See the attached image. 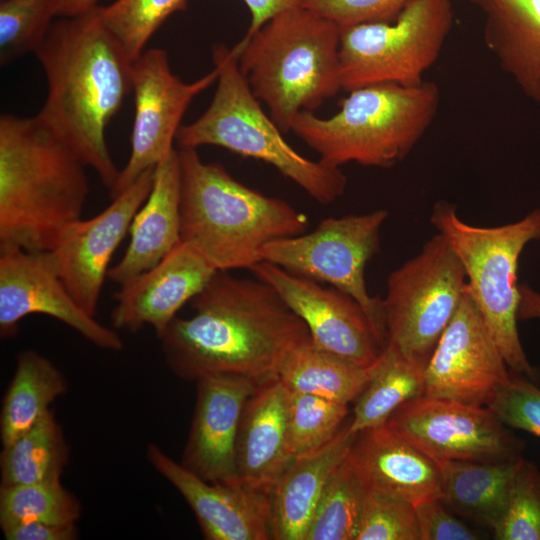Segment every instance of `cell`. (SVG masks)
I'll use <instances>...</instances> for the list:
<instances>
[{"mask_svg": "<svg viewBox=\"0 0 540 540\" xmlns=\"http://www.w3.org/2000/svg\"><path fill=\"white\" fill-rule=\"evenodd\" d=\"M191 302L194 313L176 316L158 337L167 367L184 380L275 376L311 339L305 322L257 277L218 271Z\"/></svg>", "mask_w": 540, "mask_h": 540, "instance_id": "1", "label": "cell"}, {"mask_svg": "<svg viewBox=\"0 0 540 540\" xmlns=\"http://www.w3.org/2000/svg\"><path fill=\"white\" fill-rule=\"evenodd\" d=\"M61 18L34 52L47 80L38 115L111 190L120 170L105 133L131 92L133 61L102 23L97 6Z\"/></svg>", "mask_w": 540, "mask_h": 540, "instance_id": "2", "label": "cell"}, {"mask_svg": "<svg viewBox=\"0 0 540 540\" xmlns=\"http://www.w3.org/2000/svg\"><path fill=\"white\" fill-rule=\"evenodd\" d=\"M86 165L39 115L0 117V252L50 251L81 218Z\"/></svg>", "mask_w": 540, "mask_h": 540, "instance_id": "3", "label": "cell"}, {"mask_svg": "<svg viewBox=\"0 0 540 540\" xmlns=\"http://www.w3.org/2000/svg\"><path fill=\"white\" fill-rule=\"evenodd\" d=\"M181 173V240L194 245L218 271L248 269L263 248L305 233L308 217L287 201L236 180L197 149H178Z\"/></svg>", "mask_w": 540, "mask_h": 540, "instance_id": "4", "label": "cell"}, {"mask_svg": "<svg viewBox=\"0 0 540 540\" xmlns=\"http://www.w3.org/2000/svg\"><path fill=\"white\" fill-rule=\"evenodd\" d=\"M340 27L303 6L284 9L231 48L252 93L282 133L341 86Z\"/></svg>", "mask_w": 540, "mask_h": 540, "instance_id": "5", "label": "cell"}, {"mask_svg": "<svg viewBox=\"0 0 540 540\" xmlns=\"http://www.w3.org/2000/svg\"><path fill=\"white\" fill-rule=\"evenodd\" d=\"M441 93L436 83L403 86L378 83L349 92L329 118L298 113L290 131L334 167L354 162L390 168L402 161L436 117Z\"/></svg>", "mask_w": 540, "mask_h": 540, "instance_id": "6", "label": "cell"}, {"mask_svg": "<svg viewBox=\"0 0 540 540\" xmlns=\"http://www.w3.org/2000/svg\"><path fill=\"white\" fill-rule=\"evenodd\" d=\"M212 60L218 71L215 94L198 119L179 128V149L204 145L225 148L275 167L321 204L340 198L347 177L339 167L310 160L286 142L252 93L232 50L216 43L212 46Z\"/></svg>", "mask_w": 540, "mask_h": 540, "instance_id": "7", "label": "cell"}, {"mask_svg": "<svg viewBox=\"0 0 540 540\" xmlns=\"http://www.w3.org/2000/svg\"><path fill=\"white\" fill-rule=\"evenodd\" d=\"M430 221L460 259L470 294L510 371L536 381L517 330V270L527 244L540 240V208L513 223L478 227L462 221L454 205L440 201Z\"/></svg>", "mask_w": 540, "mask_h": 540, "instance_id": "8", "label": "cell"}, {"mask_svg": "<svg viewBox=\"0 0 540 540\" xmlns=\"http://www.w3.org/2000/svg\"><path fill=\"white\" fill-rule=\"evenodd\" d=\"M453 25L451 0H410L392 22L340 28L341 86L421 84Z\"/></svg>", "mask_w": 540, "mask_h": 540, "instance_id": "9", "label": "cell"}, {"mask_svg": "<svg viewBox=\"0 0 540 540\" xmlns=\"http://www.w3.org/2000/svg\"><path fill=\"white\" fill-rule=\"evenodd\" d=\"M466 283L463 265L445 238L431 237L388 277L382 299L386 346L425 368Z\"/></svg>", "mask_w": 540, "mask_h": 540, "instance_id": "10", "label": "cell"}, {"mask_svg": "<svg viewBox=\"0 0 540 540\" xmlns=\"http://www.w3.org/2000/svg\"><path fill=\"white\" fill-rule=\"evenodd\" d=\"M388 215L378 209L323 219L311 232L267 244L262 259L353 297L386 346L382 299L369 294L365 269L379 252L380 230Z\"/></svg>", "mask_w": 540, "mask_h": 540, "instance_id": "11", "label": "cell"}, {"mask_svg": "<svg viewBox=\"0 0 540 540\" xmlns=\"http://www.w3.org/2000/svg\"><path fill=\"white\" fill-rule=\"evenodd\" d=\"M385 425L436 463L514 459L525 445L488 406L425 394L401 405Z\"/></svg>", "mask_w": 540, "mask_h": 540, "instance_id": "12", "label": "cell"}, {"mask_svg": "<svg viewBox=\"0 0 540 540\" xmlns=\"http://www.w3.org/2000/svg\"><path fill=\"white\" fill-rule=\"evenodd\" d=\"M214 67L194 82H184L169 65L165 50L151 48L132 62L135 113L128 161L110 190L115 197L143 172L154 168L175 148L182 118L192 100L217 81Z\"/></svg>", "mask_w": 540, "mask_h": 540, "instance_id": "13", "label": "cell"}, {"mask_svg": "<svg viewBox=\"0 0 540 540\" xmlns=\"http://www.w3.org/2000/svg\"><path fill=\"white\" fill-rule=\"evenodd\" d=\"M467 283L461 303L424 370V394L487 406L511 378Z\"/></svg>", "mask_w": 540, "mask_h": 540, "instance_id": "14", "label": "cell"}, {"mask_svg": "<svg viewBox=\"0 0 540 540\" xmlns=\"http://www.w3.org/2000/svg\"><path fill=\"white\" fill-rule=\"evenodd\" d=\"M250 271L271 285L305 322L317 347L362 367L379 361L385 344L353 297L267 261Z\"/></svg>", "mask_w": 540, "mask_h": 540, "instance_id": "15", "label": "cell"}, {"mask_svg": "<svg viewBox=\"0 0 540 540\" xmlns=\"http://www.w3.org/2000/svg\"><path fill=\"white\" fill-rule=\"evenodd\" d=\"M44 314L69 326L98 348L120 351L123 340L99 323L73 298L50 251L0 252V335L13 337L22 319Z\"/></svg>", "mask_w": 540, "mask_h": 540, "instance_id": "16", "label": "cell"}, {"mask_svg": "<svg viewBox=\"0 0 540 540\" xmlns=\"http://www.w3.org/2000/svg\"><path fill=\"white\" fill-rule=\"evenodd\" d=\"M154 168L143 172L94 217L68 224L50 250L64 285L91 316L97 312L111 258L150 193Z\"/></svg>", "mask_w": 540, "mask_h": 540, "instance_id": "17", "label": "cell"}, {"mask_svg": "<svg viewBox=\"0 0 540 540\" xmlns=\"http://www.w3.org/2000/svg\"><path fill=\"white\" fill-rule=\"evenodd\" d=\"M149 464L183 496L207 540L271 539V494L242 483L206 481L169 457L157 444Z\"/></svg>", "mask_w": 540, "mask_h": 540, "instance_id": "18", "label": "cell"}, {"mask_svg": "<svg viewBox=\"0 0 540 540\" xmlns=\"http://www.w3.org/2000/svg\"><path fill=\"white\" fill-rule=\"evenodd\" d=\"M217 272L194 245L181 240L158 264L120 286L110 314L112 327L137 332L149 325L159 337Z\"/></svg>", "mask_w": 540, "mask_h": 540, "instance_id": "19", "label": "cell"}, {"mask_svg": "<svg viewBox=\"0 0 540 540\" xmlns=\"http://www.w3.org/2000/svg\"><path fill=\"white\" fill-rule=\"evenodd\" d=\"M261 380L214 375L196 381L194 412L180 462L185 468L212 483H240L236 467L240 419Z\"/></svg>", "mask_w": 540, "mask_h": 540, "instance_id": "20", "label": "cell"}, {"mask_svg": "<svg viewBox=\"0 0 540 540\" xmlns=\"http://www.w3.org/2000/svg\"><path fill=\"white\" fill-rule=\"evenodd\" d=\"M347 455L366 492L414 506L442 498L438 464L385 424L356 433Z\"/></svg>", "mask_w": 540, "mask_h": 540, "instance_id": "21", "label": "cell"}, {"mask_svg": "<svg viewBox=\"0 0 540 540\" xmlns=\"http://www.w3.org/2000/svg\"><path fill=\"white\" fill-rule=\"evenodd\" d=\"M288 395L277 375L261 380L244 405L238 429V480L270 494L293 460L288 445Z\"/></svg>", "mask_w": 540, "mask_h": 540, "instance_id": "22", "label": "cell"}, {"mask_svg": "<svg viewBox=\"0 0 540 540\" xmlns=\"http://www.w3.org/2000/svg\"><path fill=\"white\" fill-rule=\"evenodd\" d=\"M181 173L178 149L154 168L150 193L134 216L124 255L107 278L119 286L151 269L181 242Z\"/></svg>", "mask_w": 540, "mask_h": 540, "instance_id": "23", "label": "cell"}, {"mask_svg": "<svg viewBox=\"0 0 540 540\" xmlns=\"http://www.w3.org/2000/svg\"><path fill=\"white\" fill-rule=\"evenodd\" d=\"M483 15V39L500 68L540 105V0H468Z\"/></svg>", "mask_w": 540, "mask_h": 540, "instance_id": "24", "label": "cell"}, {"mask_svg": "<svg viewBox=\"0 0 540 540\" xmlns=\"http://www.w3.org/2000/svg\"><path fill=\"white\" fill-rule=\"evenodd\" d=\"M350 420L322 448L293 458L271 493V539L305 540L316 506L355 434Z\"/></svg>", "mask_w": 540, "mask_h": 540, "instance_id": "25", "label": "cell"}, {"mask_svg": "<svg viewBox=\"0 0 540 540\" xmlns=\"http://www.w3.org/2000/svg\"><path fill=\"white\" fill-rule=\"evenodd\" d=\"M522 458L437 463L442 475L441 500L455 513L493 530L504 515Z\"/></svg>", "mask_w": 540, "mask_h": 540, "instance_id": "26", "label": "cell"}, {"mask_svg": "<svg viewBox=\"0 0 540 540\" xmlns=\"http://www.w3.org/2000/svg\"><path fill=\"white\" fill-rule=\"evenodd\" d=\"M66 391L67 381L52 361L32 349L19 352L14 375L2 401V447L34 426Z\"/></svg>", "mask_w": 540, "mask_h": 540, "instance_id": "27", "label": "cell"}, {"mask_svg": "<svg viewBox=\"0 0 540 540\" xmlns=\"http://www.w3.org/2000/svg\"><path fill=\"white\" fill-rule=\"evenodd\" d=\"M377 363L359 366L320 349L310 339L290 354L277 376L290 391L349 404L371 380Z\"/></svg>", "mask_w": 540, "mask_h": 540, "instance_id": "28", "label": "cell"}, {"mask_svg": "<svg viewBox=\"0 0 540 540\" xmlns=\"http://www.w3.org/2000/svg\"><path fill=\"white\" fill-rule=\"evenodd\" d=\"M70 449L50 409L0 454L1 486L60 481Z\"/></svg>", "mask_w": 540, "mask_h": 540, "instance_id": "29", "label": "cell"}, {"mask_svg": "<svg viewBox=\"0 0 540 540\" xmlns=\"http://www.w3.org/2000/svg\"><path fill=\"white\" fill-rule=\"evenodd\" d=\"M424 370L385 346L373 377L355 400L350 432L384 425L401 405L423 395Z\"/></svg>", "mask_w": 540, "mask_h": 540, "instance_id": "30", "label": "cell"}, {"mask_svg": "<svg viewBox=\"0 0 540 540\" xmlns=\"http://www.w3.org/2000/svg\"><path fill=\"white\" fill-rule=\"evenodd\" d=\"M347 453L325 486L305 540L355 539L366 491Z\"/></svg>", "mask_w": 540, "mask_h": 540, "instance_id": "31", "label": "cell"}, {"mask_svg": "<svg viewBox=\"0 0 540 540\" xmlns=\"http://www.w3.org/2000/svg\"><path fill=\"white\" fill-rule=\"evenodd\" d=\"M81 505L60 481L0 486L1 529L27 522L76 524Z\"/></svg>", "mask_w": 540, "mask_h": 540, "instance_id": "32", "label": "cell"}, {"mask_svg": "<svg viewBox=\"0 0 540 540\" xmlns=\"http://www.w3.org/2000/svg\"><path fill=\"white\" fill-rule=\"evenodd\" d=\"M289 391L288 445L293 458L329 443L347 422L348 404Z\"/></svg>", "mask_w": 540, "mask_h": 540, "instance_id": "33", "label": "cell"}, {"mask_svg": "<svg viewBox=\"0 0 540 540\" xmlns=\"http://www.w3.org/2000/svg\"><path fill=\"white\" fill-rule=\"evenodd\" d=\"M187 0H116L108 6H97L99 17L134 61L160 26Z\"/></svg>", "mask_w": 540, "mask_h": 540, "instance_id": "34", "label": "cell"}, {"mask_svg": "<svg viewBox=\"0 0 540 540\" xmlns=\"http://www.w3.org/2000/svg\"><path fill=\"white\" fill-rule=\"evenodd\" d=\"M57 16V0L0 1V64L34 53Z\"/></svg>", "mask_w": 540, "mask_h": 540, "instance_id": "35", "label": "cell"}, {"mask_svg": "<svg viewBox=\"0 0 540 540\" xmlns=\"http://www.w3.org/2000/svg\"><path fill=\"white\" fill-rule=\"evenodd\" d=\"M493 532L499 540H540V471L535 463L522 458Z\"/></svg>", "mask_w": 540, "mask_h": 540, "instance_id": "36", "label": "cell"}, {"mask_svg": "<svg viewBox=\"0 0 540 540\" xmlns=\"http://www.w3.org/2000/svg\"><path fill=\"white\" fill-rule=\"evenodd\" d=\"M354 540H420L415 506L366 492Z\"/></svg>", "mask_w": 540, "mask_h": 540, "instance_id": "37", "label": "cell"}, {"mask_svg": "<svg viewBox=\"0 0 540 540\" xmlns=\"http://www.w3.org/2000/svg\"><path fill=\"white\" fill-rule=\"evenodd\" d=\"M487 406L507 427L540 437V389L527 377L512 372Z\"/></svg>", "mask_w": 540, "mask_h": 540, "instance_id": "38", "label": "cell"}, {"mask_svg": "<svg viewBox=\"0 0 540 540\" xmlns=\"http://www.w3.org/2000/svg\"><path fill=\"white\" fill-rule=\"evenodd\" d=\"M410 0H302L308 8L340 28L365 23L392 22Z\"/></svg>", "mask_w": 540, "mask_h": 540, "instance_id": "39", "label": "cell"}, {"mask_svg": "<svg viewBox=\"0 0 540 540\" xmlns=\"http://www.w3.org/2000/svg\"><path fill=\"white\" fill-rule=\"evenodd\" d=\"M420 540H477L480 533L468 527L447 510L441 498L415 505Z\"/></svg>", "mask_w": 540, "mask_h": 540, "instance_id": "40", "label": "cell"}, {"mask_svg": "<svg viewBox=\"0 0 540 540\" xmlns=\"http://www.w3.org/2000/svg\"><path fill=\"white\" fill-rule=\"evenodd\" d=\"M6 540H75L76 524L27 522L1 529Z\"/></svg>", "mask_w": 540, "mask_h": 540, "instance_id": "41", "label": "cell"}, {"mask_svg": "<svg viewBox=\"0 0 540 540\" xmlns=\"http://www.w3.org/2000/svg\"><path fill=\"white\" fill-rule=\"evenodd\" d=\"M251 14V23L243 39L258 31L270 18L280 11L300 6L302 0H242Z\"/></svg>", "mask_w": 540, "mask_h": 540, "instance_id": "42", "label": "cell"}, {"mask_svg": "<svg viewBox=\"0 0 540 540\" xmlns=\"http://www.w3.org/2000/svg\"><path fill=\"white\" fill-rule=\"evenodd\" d=\"M520 295L518 319L540 318V293L527 284H522L520 285Z\"/></svg>", "mask_w": 540, "mask_h": 540, "instance_id": "43", "label": "cell"}, {"mask_svg": "<svg viewBox=\"0 0 540 540\" xmlns=\"http://www.w3.org/2000/svg\"><path fill=\"white\" fill-rule=\"evenodd\" d=\"M98 0H57V16L73 17L97 6Z\"/></svg>", "mask_w": 540, "mask_h": 540, "instance_id": "44", "label": "cell"}, {"mask_svg": "<svg viewBox=\"0 0 540 540\" xmlns=\"http://www.w3.org/2000/svg\"><path fill=\"white\" fill-rule=\"evenodd\" d=\"M0 1H2V0H0Z\"/></svg>", "mask_w": 540, "mask_h": 540, "instance_id": "45", "label": "cell"}]
</instances>
